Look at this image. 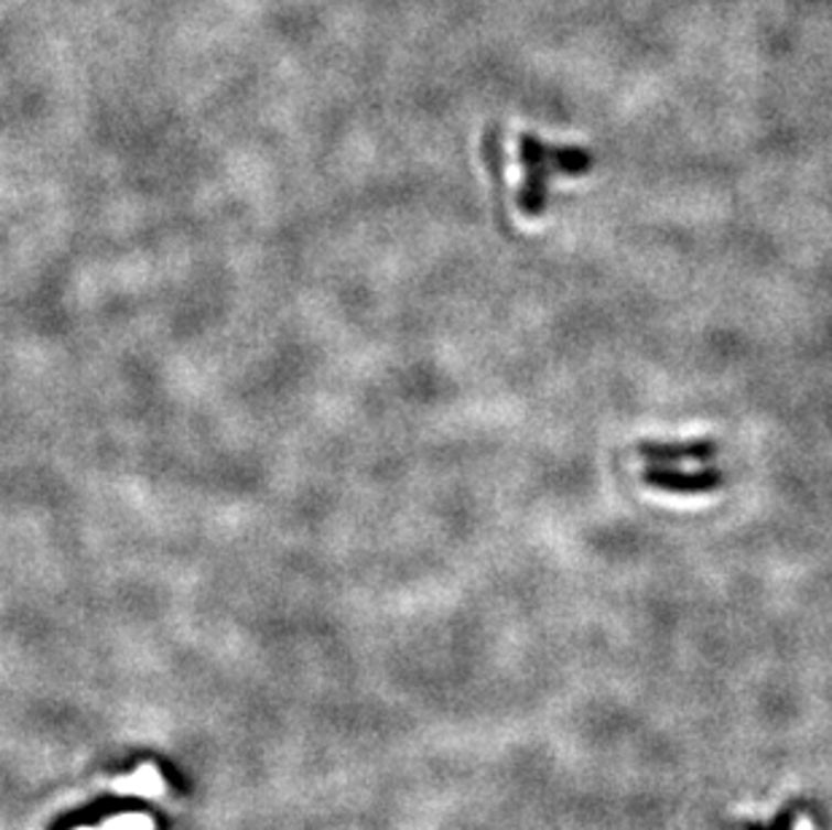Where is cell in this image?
I'll list each match as a JSON object with an SVG mask.
<instances>
[{"mask_svg":"<svg viewBox=\"0 0 832 830\" xmlns=\"http://www.w3.org/2000/svg\"><path fill=\"white\" fill-rule=\"evenodd\" d=\"M520 162L526 168V181L518 192V208L526 216H542L548 208L550 173L582 175L595 165L591 149L550 147L533 136H520Z\"/></svg>","mask_w":832,"mask_h":830,"instance_id":"cell-1","label":"cell"},{"mask_svg":"<svg viewBox=\"0 0 832 830\" xmlns=\"http://www.w3.org/2000/svg\"><path fill=\"white\" fill-rule=\"evenodd\" d=\"M644 486L655 491H666V494H682V496H695V494H712L725 486V472L716 470V466H703V470L684 472L677 466H663V464H649L641 472Z\"/></svg>","mask_w":832,"mask_h":830,"instance_id":"cell-2","label":"cell"},{"mask_svg":"<svg viewBox=\"0 0 832 830\" xmlns=\"http://www.w3.org/2000/svg\"><path fill=\"white\" fill-rule=\"evenodd\" d=\"M720 453V442L712 438L701 440H668V442H655L644 440L636 445V459L647 464H684V462H698V464H712Z\"/></svg>","mask_w":832,"mask_h":830,"instance_id":"cell-3","label":"cell"},{"mask_svg":"<svg viewBox=\"0 0 832 830\" xmlns=\"http://www.w3.org/2000/svg\"><path fill=\"white\" fill-rule=\"evenodd\" d=\"M111 790L151 798V796H160V793L165 790V785H162L160 772H156L154 766H141L136 774H132V777H121L119 782H114Z\"/></svg>","mask_w":832,"mask_h":830,"instance_id":"cell-4","label":"cell"},{"mask_svg":"<svg viewBox=\"0 0 832 830\" xmlns=\"http://www.w3.org/2000/svg\"><path fill=\"white\" fill-rule=\"evenodd\" d=\"M78 830H154V820H149L145 815H121L108 820L100 828H78Z\"/></svg>","mask_w":832,"mask_h":830,"instance_id":"cell-5","label":"cell"},{"mask_svg":"<svg viewBox=\"0 0 832 830\" xmlns=\"http://www.w3.org/2000/svg\"><path fill=\"white\" fill-rule=\"evenodd\" d=\"M795 815H798V804H789L765 828H768V830H792L795 828Z\"/></svg>","mask_w":832,"mask_h":830,"instance_id":"cell-6","label":"cell"},{"mask_svg":"<svg viewBox=\"0 0 832 830\" xmlns=\"http://www.w3.org/2000/svg\"><path fill=\"white\" fill-rule=\"evenodd\" d=\"M744 830H768L763 826V822H755V820H746L744 822Z\"/></svg>","mask_w":832,"mask_h":830,"instance_id":"cell-7","label":"cell"}]
</instances>
